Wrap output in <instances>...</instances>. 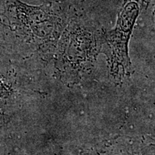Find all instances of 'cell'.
Listing matches in <instances>:
<instances>
[{"label": "cell", "instance_id": "obj_1", "mask_svg": "<svg viewBox=\"0 0 155 155\" xmlns=\"http://www.w3.org/2000/svg\"><path fill=\"white\" fill-rule=\"evenodd\" d=\"M150 0H124L115 28L103 32L100 53L107 58L109 74L116 82L133 73L129 55V42L136 21Z\"/></svg>", "mask_w": 155, "mask_h": 155}]
</instances>
